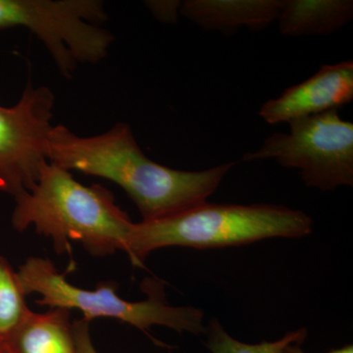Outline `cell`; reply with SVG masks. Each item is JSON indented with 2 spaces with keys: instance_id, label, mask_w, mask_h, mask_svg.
<instances>
[{
  "instance_id": "1",
  "label": "cell",
  "mask_w": 353,
  "mask_h": 353,
  "mask_svg": "<svg viewBox=\"0 0 353 353\" xmlns=\"http://www.w3.org/2000/svg\"><path fill=\"white\" fill-rule=\"evenodd\" d=\"M48 159L65 170L119 185L136 204L143 221L162 219L208 201L236 164L227 162L202 171L169 168L146 157L131 126L124 122L92 137L78 136L63 125L53 126Z\"/></svg>"
},
{
  "instance_id": "14",
  "label": "cell",
  "mask_w": 353,
  "mask_h": 353,
  "mask_svg": "<svg viewBox=\"0 0 353 353\" xmlns=\"http://www.w3.org/2000/svg\"><path fill=\"white\" fill-rule=\"evenodd\" d=\"M146 6L158 20L166 23H176L180 14L181 1H148Z\"/></svg>"
},
{
  "instance_id": "9",
  "label": "cell",
  "mask_w": 353,
  "mask_h": 353,
  "mask_svg": "<svg viewBox=\"0 0 353 353\" xmlns=\"http://www.w3.org/2000/svg\"><path fill=\"white\" fill-rule=\"evenodd\" d=\"M281 0H187L180 14L206 31H257L278 19Z\"/></svg>"
},
{
  "instance_id": "15",
  "label": "cell",
  "mask_w": 353,
  "mask_h": 353,
  "mask_svg": "<svg viewBox=\"0 0 353 353\" xmlns=\"http://www.w3.org/2000/svg\"><path fill=\"white\" fill-rule=\"evenodd\" d=\"M90 323L83 318L73 323L76 353H99L95 350L90 336Z\"/></svg>"
},
{
  "instance_id": "5",
  "label": "cell",
  "mask_w": 353,
  "mask_h": 353,
  "mask_svg": "<svg viewBox=\"0 0 353 353\" xmlns=\"http://www.w3.org/2000/svg\"><path fill=\"white\" fill-rule=\"evenodd\" d=\"M106 20L101 0H0V30H29L67 79L78 64L108 57L114 36L101 26Z\"/></svg>"
},
{
  "instance_id": "6",
  "label": "cell",
  "mask_w": 353,
  "mask_h": 353,
  "mask_svg": "<svg viewBox=\"0 0 353 353\" xmlns=\"http://www.w3.org/2000/svg\"><path fill=\"white\" fill-rule=\"evenodd\" d=\"M289 134L275 132L243 161L276 160L296 169L307 187L333 190L353 185V124L338 111L299 118L289 122Z\"/></svg>"
},
{
  "instance_id": "2",
  "label": "cell",
  "mask_w": 353,
  "mask_h": 353,
  "mask_svg": "<svg viewBox=\"0 0 353 353\" xmlns=\"http://www.w3.org/2000/svg\"><path fill=\"white\" fill-rule=\"evenodd\" d=\"M14 199V229L21 233L34 227L51 239L57 254H71V241L81 243L92 256L125 252L134 222L101 185H83L71 172L48 161L32 189Z\"/></svg>"
},
{
  "instance_id": "17",
  "label": "cell",
  "mask_w": 353,
  "mask_h": 353,
  "mask_svg": "<svg viewBox=\"0 0 353 353\" xmlns=\"http://www.w3.org/2000/svg\"><path fill=\"white\" fill-rule=\"evenodd\" d=\"M0 353H12L7 345L6 341L2 338H0Z\"/></svg>"
},
{
  "instance_id": "11",
  "label": "cell",
  "mask_w": 353,
  "mask_h": 353,
  "mask_svg": "<svg viewBox=\"0 0 353 353\" xmlns=\"http://www.w3.org/2000/svg\"><path fill=\"white\" fill-rule=\"evenodd\" d=\"M71 312L50 308L30 313L4 340L12 353H76Z\"/></svg>"
},
{
  "instance_id": "12",
  "label": "cell",
  "mask_w": 353,
  "mask_h": 353,
  "mask_svg": "<svg viewBox=\"0 0 353 353\" xmlns=\"http://www.w3.org/2000/svg\"><path fill=\"white\" fill-rule=\"evenodd\" d=\"M17 272L0 256V338L6 339L32 312Z\"/></svg>"
},
{
  "instance_id": "4",
  "label": "cell",
  "mask_w": 353,
  "mask_h": 353,
  "mask_svg": "<svg viewBox=\"0 0 353 353\" xmlns=\"http://www.w3.org/2000/svg\"><path fill=\"white\" fill-rule=\"evenodd\" d=\"M26 296L36 292L41 296L39 305L50 308L81 311L83 319L90 322L99 318H109L127 323L148 334L155 325L168 327L178 333H205L204 314L199 308L168 305L165 301L163 285L146 279L143 290L148 299L127 301L118 296L117 283L102 282L94 290H85L72 285L64 273H60L50 259L30 257L17 272Z\"/></svg>"
},
{
  "instance_id": "3",
  "label": "cell",
  "mask_w": 353,
  "mask_h": 353,
  "mask_svg": "<svg viewBox=\"0 0 353 353\" xmlns=\"http://www.w3.org/2000/svg\"><path fill=\"white\" fill-rule=\"evenodd\" d=\"M313 221L303 211L274 204H213L154 221L132 223L125 248L132 264L143 266L159 248L183 246L211 250L248 245L271 238H303Z\"/></svg>"
},
{
  "instance_id": "13",
  "label": "cell",
  "mask_w": 353,
  "mask_h": 353,
  "mask_svg": "<svg viewBox=\"0 0 353 353\" xmlns=\"http://www.w3.org/2000/svg\"><path fill=\"white\" fill-rule=\"evenodd\" d=\"M205 333L208 334L206 345L212 353H280L290 343H303L307 336V330L301 328L289 332L275 341L245 343L230 336L218 320L212 319Z\"/></svg>"
},
{
  "instance_id": "8",
  "label": "cell",
  "mask_w": 353,
  "mask_h": 353,
  "mask_svg": "<svg viewBox=\"0 0 353 353\" xmlns=\"http://www.w3.org/2000/svg\"><path fill=\"white\" fill-rule=\"evenodd\" d=\"M352 101L353 61L345 60L323 65L307 80L265 102L259 114L267 124L276 125L336 110Z\"/></svg>"
},
{
  "instance_id": "16",
  "label": "cell",
  "mask_w": 353,
  "mask_h": 353,
  "mask_svg": "<svg viewBox=\"0 0 353 353\" xmlns=\"http://www.w3.org/2000/svg\"><path fill=\"white\" fill-rule=\"evenodd\" d=\"M301 343H290L287 345L280 353H306L301 347ZM328 353H353V345H347L345 347L338 348V350H332Z\"/></svg>"
},
{
  "instance_id": "7",
  "label": "cell",
  "mask_w": 353,
  "mask_h": 353,
  "mask_svg": "<svg viewBox=\"0 0 353 353\" xmlns=\"http://www.w3.org/2000/svg\"><path fill=\"white\" fill-rule=\"evenodd\" d=\"M55 97L28 83L19 101L0 105V192L13 197L31 190L48 159Z\"/></svg>"
},
{
  "instance_id": "10",
  "label": "cell",
  "mask_w": 353,
  "mask_h": 353,
  "mask_svg": "<svg viewBox=\"0 0 353 353\" xmlns=\"http://www.w3.org/2000/svg\"><path fill=\"white\" fill-rule=\"evenodd\" d=\"M353 18L352 0H281L279 30L287 37L327 36Z\"/></svg>"
}]
</instances>
